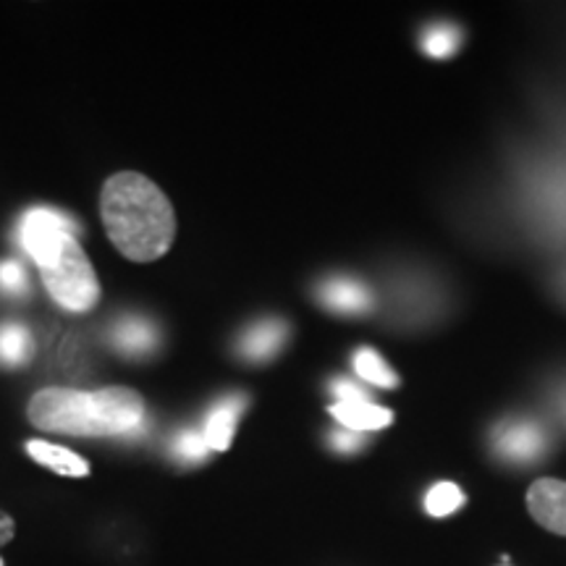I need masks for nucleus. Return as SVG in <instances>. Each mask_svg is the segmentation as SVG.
<instances>
[{
  "label": "nucleus",
  "mask_w": 566,
  "mask_h": 566,
  "mask_svg": "<svg viewBox=\"0 0 566 566\" xmlns=\"http://www.w3.org/2000/svg\"><path fill=\"white\" fill-rule=\"evenodd\" d=\"M101 218L113 247L132 263H155L174 247V205L142 174H113L103 184Z\"/></svg>",
  "instance_id": "1"
},
{
  "label": "nucleus",
  "mask_w": 566,
  "mask_h": 566,
  "mask_svg": "<svg viewBox=\"0 0 566 566\" xmlns=\"http://www.w3.org/2000/svg\"><path fill=\"white\" fill-rule=\"evenodd\" d=\"M19 242L38 263L42 283L59 307L90 313L101 302V281L76 242V223L51 208H32L19 226Z\"/></svg>",
  "instance_id": "2"
},
{
  "label": "nucleus",
  "mask_w": 566,
  "mask_h": 566,
  "mask_svg": "<svg viewBox=\"0 0 566 566\" xmlns=\"http://www.w3.org/2000/svg\"><path fill=\"white\" fill-rule=\"evenodd\" d=\"M145 399L126 386L42 388L30 399L27 417L34 428L76 438L139 436L147 424Z\"/></svg>",
  "instance_id": "3"
},
{
  "label": "nucleus",
  "mask_w": 566,
  "mask_h": 566,
  "mask_svg": "<svg viewBox=\"0 0 566 566\" xmlns=\"http://www.w3.org/2000/svg\"><path fill=\"white\" fill-rule=\"evenodd\" d=\"M527 512L543 530L566 537V480H535L527 491Z\"/></svg>",
  "instance_id": "4"
},
{
  "label": "nucleus",
  "mask_w": 566,
  "mask_h": 566,
  "mask_svg": "<svg viewBox=\"0 0 566 566\" xmlns=\"http://www.w3.org/2000/svg\"><path fill=\"white\" fill-rule=\"evenodd\" d=\"M338 396H342V401H336L334 407H331V415L336 417L338 422L344 424V428H349L352 433H370V430H384L386 424L394 422V415L391 409L386 407H375L370 401L365 399L359 391H352L349 384H338Z\"/></svg>",
  "instance_id": "5"
},
{
  "label": "nucleus",
  "mask_w": 566,
  "mask_h": 566,
  "mask_svg": "<svg viewBox=\"0 0 566 566\" xmlns=\"http://www.w3.org/2000/svg\"><path fill=\"white\" fill-rule=\"evenodd\" d=\"M27 454H30L34 462L53 470L55 475L63 478H87L90 475V462L74 454L71 449H63V446L48 443V441H27Z\"/></svg>",
  "instance_id": "6"
},
{
  "label": "nucleus",
  "mask_w": 566,
  "mask_h": 566,
  "mask_svg": "<svg viewBox=\"0 0 566 566\" xmlns=\"http://www.w3.org/2000/svg\"><path fill=\"white\" fill-rule=\"evenodd\" d=\"M111 338L113 346L126 357H145L158 346V331L145 317H124L122 323H116Z\"/></svg>",
  "instance_id": "7"
},
{
  "label": "nucleus",
  "mask_w": 566,
  "mask_h": 566,
  "mask_svg": "<svg viewBox=\"0 0 566 566\" xmlns=\"http://www.w3.org/2000/svg\"><path fill=\"white\" fill-rule=\"evenodd\" d=\"M244 409V399H226L223 405L212 409L208 422H205V441L212 451H226L233 441V433H237L239 415Z\"/></svg>",
  "instance_id": "8"
},
{
  "label": "nucleus",
  "mask_w": 566,
  "mask_h": 566,
  "mask_svg": "<svg viewBox=\"0 0 566 566\" xmlns=\"http://www.w3.org/2000/svg\"><path fill=\"white\" fill-rule=\"evenodd\" d=\"M283 338H286V325L283 323H258L242 338V352L250 359H268L281 349Z\"/></svg>",
  "instance_id": "9"
},
{
  "label": "nucleus",
  "mask_w": 566,
  "mask_h": 566,
  "mask_svg": "<svg viewBox=\"0 0 566 566\" xmlns=\"http://www.w3.org/2000/svg\"><path fill=\"white\" fill-rule=\"evenodd\" d=\"M34 342L30 328L19 323H9L0 328V363L24 365L32 357Z\"/></svg>",
  "instance_id": "10"
},
{
  "label": "nucleus",
  "mask_w": 566,
  "mask_h": 566,
  "mask_svg": "<svg viewBox=\"0 0 566 566\" xmlns=\"http://www.w3.org/2000/svg\"><path fill=\"white\" fill-rule=\"evenodd\" d=\"M354 367H357L359 378L378 388H396L399 386V375H396L384 357L373 349H359L354 354Z\"/></svg>",
  "instance_id": "11"
},
{
  "label": "nucleus",
  "mask_w": 566,
  "mask_h": 566,
  "mask_svg": "<svg viewBox=\"0 0 566 566\" xmlns=\"http://www.w3.org/2000/svg\"><path fill=\"white\" fill-rule=\"evenodd\" d=\"M323 300L328 307L342 310V313H359V310H367L370 304V296L359 283L352 281H334L323 289Z\"/></svg>",
  "instance_id": "12"
},
{
  "label": "nucleus",
  "mask_w": 566,
  "mask_h": 566,
  "mask_svg": "<svg viewBox=\"0 0 566 566\" xmlns=\"http://www.w3.org/2000/svg\"><path fill=\"white\" fill-rule=\"evenodd\" d=\"M467 501L464 491L454 483H438L424 495V509H428L430 516L441 520V516L454 514L457 509H462Z\"/></svg>",
  "instance_id": "13"
},
{
  "label": "nucleus",
  "mask_w": 566,
  "mask_h": 566,
  "mask_svg": "<svg viewBox=\"0 0 566 566\" xmlns=\"http://www.w3.org/2000/svg\"><path fill=\"white\" fill-rule=\"evenodd\" d=\"M210 446L205 441L202 433H195V430H184V433L174 441V454L184 459V462H200V459L208 457Z\"/></svg>",
  "instance_id": "14"
},
{
  "label": "nucleus",
  "mask_w": 566,
  "mask_h": 566,
  "mask_svg": "<svg viewBox=\"0 0 566 566\" xmlns=\"http://www.w3.org/2000/svg\"><path fill=\"white\" fill-rule=\"evenodd\" d=\"M30 289V279H27V271L21 263H13V260H6L0 263V292L6 294H24Z\"/></svg>",
  "instance_id": "15"
},
{
  "label": "nucleus",
  "mask_w": 566,
  "mask_h": 566,
  "mask_svg": "<svg viewBox=\"0 0 566 566\" xmlns=\"http://www.w3.org/2000/svg\"><path fill=\"white\" fill-rule=\"evenodd\" d=\"M13 533H17V525H13V520L6 512H0V548H3L6 543L13 541Z\"/></svg>",
  "instance_id": "16"
},
{
  "label": "nucleus",
  "mask_w": 566,
  "mask_h": 566,
  "mask_svg": "<svg viewBox=\"0 0 566 566\" xmlns=\"http://www.w3.org/2000/svg\"><path fill=\"white\" fill-rule=\"evenodd\" d=\"M501 566H509V564H501Z\"/></svg>",
  "instance_id": "17"
},
{
  "label": "nucleus",
  "mask_w": 566,
  "mask_h": 566,
  "mask_svg": "<svg viewBox=\"0 0 566 566\" xmlns=\"http://www.w3.org/2000/svg\"><path fill=\"white\" fill-rule=\"evenodd\" d=\"M0 566H3V562H0Z\"/></svg>",
  "instance_id": "18"
}]
</instances>
